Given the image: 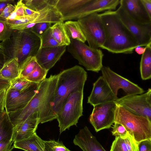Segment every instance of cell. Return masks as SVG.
Returning <instances> with one entry per match:
<instances>
[{
  "label": "cell",
  "mask_w": 151,
  "mask_h": 151,
  "mask_svg": "<svg viewBox=\"0 0 151 151\" xmlns=\"http://www.w3.org/2000/svg\"><path fill=\"white\" fill-rule=\"evenodd\" d=\"M58 75H51L40 83L36 93L23 108L8 114L14 126L25 120L34 112L38 113L39 123H43L54 120L51 104L57 86Z\"/></svg>",
  "instance_id": "6da1fadb"
},
{
  "label": "cell",
  "mask_w": 151,
  "mask_h": 151,
  "mask_svg": "<svg viewBox=\"0 0 151 151\" xmlns=\"http://www.w3.org/2000/svg\"><path fill=\"white\" fill-rule=\"evenodd\" d=\"M105 30V39L101 47L113 53L131 54L139 46L133 35L123 24L116 11L100 14Z\"/></svg>",
  "instance_id": "7a4b0ae2"
},
{
  "label": "cell",
  "mask_w": 151,
  "mask_h": 151,
  "mask_svg": "<svg viewBox=\"0 0 151 151\" xmlns=\"http://www.w3.org/2000/svg\"><path fill=\"white\" fill-rule=\"evenodd\" d=\"M0 44L5 62L15 58L19 65L28 58L35 57L41 46L40 37L30 29L13 30L10 37Z\"/></svg>",
  "instance_id": "3957f363"
},
{
  "label": "cell",
  "mask_w": 151,
  "mask_h": 151,
  "mask_svg": "<svg viewBox=\"0 0 151 151\" xmlns=\"http://www.w3.org/2000/svg\"><path fill=\"white\" fill-rule=\"evenodd\" d=\"M56 88L51 104L54 119L60 111L68 96L72 92L83 90L87 77L86 71L76 65L58 74Z\"/></svg>",
  "instance_id": "277c9868"
},
{
  "label": "cell",
  "mask_w": 151,
  "mask_h": 151,
  "mask_svg": "<svg viewBox=\"0 0 151 151\" xmlns=\"http://www.w3.org/2000/svg\"><path fill=\"white\" fill-rule=\"evenodd\" d=\"M115 122L123 126L137 144L141 141L151 139V122L145 117L117 104Z\"/></svg>",
  "instance_id": "5b68a950"
},
{
  "label": "cell",
  "mask_w": 151,
  "mask_h": 151,
  "mask_svg": "<svg viewBox=\"0 0 151 151\" xmlns=\"http://www.w3.org/2000/svg\"><path fill=\"white\" fill-rule=\"evenodd\" d=\"M83 90L74 91L66 99L56 119L59 123L60 133L77 126L79 118L83 115Z\"/></svg>",
  "instance_id": "8992f818"
},
{
  "label": "cell",
  "mask_w": 151,
  "mask_h": 151,
  "mask_svg": "<svg viewBox=\"0 0 151 151\" xmlns=\"http://www.w3.org/2000/svg\"><path fill=\"white\" fill-rule=\"evenodd\" d=\"M71 43L67 46L68 51L88 70L98 73L103 66L104 55L99 48H93L84 43L70 39Z\"/></svg>",
  "instance_id": "52a82bcc"
},
{
  "label": "cell",
  "mask_w": 151,
  "mask_h": 151,
  "mask_svg": "<svg viewBox=\"0 0 151 151\" xmlns=\"http://www.w3.org/2000/svg\"><path fill=\"white\" fill-rule=\"evenodd\" d=\"M86 37L89 46L101 48L105 42L104 25L99 14L95 13L82 17L77 21Z\"/></svg>",
  "instance_id": "ba28073f"
},
{
  "label": "cell",
  "mask_w": 151,
  "mask_h": 151,
  "mask_svg": "<svg viewBox=\"0 0 151 151\" xmlns=\"http://www.w3.org/2000/svg\"><path fill=\"white\" fill-rule=\"evenodd\" d=\"M115 102L129 111L147 119L151 122V89L140 94L127 95Z\"/></svg>",
  "instance_id": "9c48e42d"
},
{
  "label": "cell",
  "mask_w": 151,
  "mask_h": 151,
  "mask_svg": "<svg viewBox=\"0 0 151 151\" xmlns=\"http://www.w3.org/2000/svg\"><path fill=\"white\" fill-rule=\"evenodd\" d=\"M101 70L102 76L116 98H118V91L120 89H122L128 95L140 94L145 92L138 85L116 73L109 67L103 66Z\"/></svg>",
  "instance_id": "30bf717a"
},
{
  "label": "cell",
  "mask_w": 151,
  "mask_h": 151,
  "mask_svg": "<svg viewBox=\"0 0 151 151\" xmlns=\"http://www.w3.org/2000/svg\"><path fill=\"white\" fill-rule=\"evenodd\" d=\"M115 11L123 24L136 40L139 46L151 45V24H141L132 20L121 5Z\"/></svg>",
  "instance_id": "8fae6325"
},
{
  "label": "cell",
  "mask_w": 151,
  "mask_h": 151,
  "mask_svg": "<svg viewBox=\"0 0 151 151\" xmlns=\"http://www.w3.org/2000/svg\"><path fill=\"white\" fill-rule=\"evenodd\" d=\"M116 106L115 101H113L93 106L89 120L96 132L109 128L114 123Z\"/></svg>",
  "instance_id": "7c38bea8"
},
{
  "label": "cell",
  "mask_w": 151,
  "mask_h": 151,
  "mask_svg": "<svg viewBox=\"0 0 151 151\" xmlns=\"http://www.w3.org/2000/svg\"><path fill=\"white\" fill-rule=\"evenodd\" d=\"M40 83H35L27 89L22 92L9 88L7 89L5 98V111L9 114L25 107L36 93Z\"/></svg>",
  "instance_id": "4fadbf2b"
},
{
  "label": "cell",
  "mask_w": 151,
  "mask_h": 151,
  "mask_svg": "<svg viewBox=\"0 0 151 151\" xmlns=\"http://www.w3.org/2000/svg\"><path fill=\"white\" fill-rule=\"evenodd\" d=\"M118 99L114 96L102 76H100L93 83V89L88 97L87 103L94 106L99 104L115 101Z\"/></svg>",
  "instance_id": "5bb4252c"
},
{
  "label": "cell",
  "mask_w": 151,
  "mask_h": 151,
  "mask_svg": "<svg viewBox=\"0 0 151 151\" xmlns=\"http://www.w3.org/2000/svg\"><path fill=\"white\" fill-rule=\"evenodd\" d=\"M66 47H41L35 56L37 63L49 71L60 59L65 51Z\"/></svg>",
  "instance_id": "9a60e30c"
},
{
  "label": "cell",
  "mask_w": 151,
  "mask_h": 151,
  "mask_svg": "<svg viewBox=\"0 0 151 151\" xmlns=\"http://www.w3.org/2000/svg\"><path fill=\"white\" fill-rule=\"evenodd\" d=\"M39 123L38 113L36 112L14 126L12 138L13 143L26 139L33 134Z\"/></svg>",
  "instance_id": "2e32d148"
},
{
  "label": "cell",
  "mask_w": 151,
  "mask_h": 151,
  "mask_svg": "<svg viewBox=\"0 0 151 151\" xmlns=\"http://www.w3.org/2000/svg\"><path fill=\"white\" fill-rule=\"evenodd\" d=\"M120 4L124 8L130 17L141 24H151V18L141 0H120Z\"/></svg>",
  "instance_id": "e0dca14e"
},
{
  "label": "cell",
  "mask_w": 151,
  "mask_h": 151,
  "mask_svg": "<svg viewBox=\"0 0 151 151\" xmlns=\"http://www.w3.org/2000/svg\"><path fill=\"white\" fill-rule=\"evenodd\" d=\"M39 16L32 22L30 23L12 26L13 30H23L31 29L37 23L47 22L55 24L60 22H63L60 13L56 6H50L39 11Z\"/></svg>",
  "instance_id": "ac0fdd59"
},
{
  "label": "cell",
  "mask_w": 151,
  "mask_h": 151,
  "mask_svg": "<svg viewBox=\"0 0 151 151\" xmlns=\"http://www.w3.org/2000/svg\"><path fill=\"white\" fill-rule=\"evenodd\" d=\"M73 142L83 151H106L87 126L80 130L76 135Z\"/></svg>",
  "instance_id": "d6986e66"
},
{
  "label": "cell",
  "mask_w": 151,
  "mask_h": 151,
  "mask_svg": "<svg viewBox=\"0 0 151 151\" xmlns=\"http://www.w3.org/2000/svg\"><path fill=\"white\" fill-rule=\"evenodd\" d=\"M13 145L15 148L26 151H45L44 140L36 133L26 139L14 142Z\"/></svg>",
  "instance_id": "ffe728a7"
},
{
  "label": "cell",
  "mask_w": 151,
  "mask_h": 151,
  "mask_svg": "<svg viewBox=\"0 0 151 151\" xmlns=\"http://www.w3.org/2000/svg\"><path fill=\"white\" fill-rule=\"evenodd\" d=\"M19 76V64L17 58L6 61L0 70V79L10 82Z\"/></svg>",
  "instance_id": "44dd1931"
},
{
  "label": "cell",
  "mask_w": 151,
  "mask_h": 151,
  "mask_svg": "<svg viewBox=\"0 0 151 151\" xmlns=\"http://www.w3.org/2000/svg\"><path fill=\"white\" fill-rule=\"evenodd\" d=\"M13 128L8 114L4 111L0 117V142L12 140Z\"/></svg>",
  "instance_id": "7402d4cb"
},
{
  "label": "cell",
  "mask_w": 151,
  "mask_h": 151,
  "mask_svg": "<svg viewBox=\"0 0 151 151\" xmlns=\"http://www.w3.org/2000/svg\"><path fill=\"white\" fill-rule=\"evenodd\" d=\"M50 29L53 36L59 46H67L70 45V40L66 31L63 22L54 24Z\"/></svg>",
  "instance_id": "603a6c76"
},
{
  "label": "cell",
  "mask_w": 151,
  "mask_h": 151,
  "mask_svg": "<svg viewBox=\"0 0 151 151\" xmlns=\"http://www.w3.org/2000/svg\"><path fill=\"white\" fill-rule=\"evenodd\" d=\"M145 47L146 50L142 55L140 65L141 76L143 80L151 78V45Z\"/></svg>",
  "instance_id": "cb8c5ba5"
},
{
  "label": "cell",
  "mask_w": 151,
  "mask_h": 151,
  "mask_svg": "<svg viewBox=\"0 0 151 151\" xmlns=\"http://www.w3.org/2000/svg\"><path fill=\"white\" fill-rule=\"evenodd\" d=\"M64 25L70 39L76 40L85 43L86 40L77 21H67L64 23Z\"/></svg>",
  "instance_id": "d4e9b609"
},
{
  "label": "cell",
  "mask_w": 151,
  "mask_h": 151,
  "mask_svg": "<svg viewBox=\"0 0 151 151\" xmlns=\"http://www.w3.org/2000/svg\"><path fill=\"white\" fill-rule=\"evenodd\" d=\"M58 0H23L25 6L36 12L50 6H56Z\"/></svg>",
  "instance_id": "484cf974"
},
{
  "label": "cell",
  "mask_w": 151,
  "mask_h": 151,
  "mask_svg": "<svg viewBox=\"0 0 151 151\" xmlns=\"http://www.w3.org/2000/svg\"><path fill=\"white\" fill-rule=\"evenodd\" d=\"M37 64L35 57L30 56L19 65V77L25 78L33 71Z\"/></svg>",
  "instance_id": "4316f807"
},
{
  "label": "cell",
  "mask_w": 151,
  "mask_h": 151,
  "mask_svg": "<svg viewBox=\"0 0 151 151\" xmlns=\"http://www.w3.org/2000/svg\"><path fill=\"white\" fill-rule=\"evenodd\" d=\"M48 71L37 63L32 72L25 79L31 82L40 83L46 78Z\"/></svg>",
  "instance_id": "83f0119b"
},
{
  "label": "cell",
  "mask_w": 151,
  "mask_h": 151,
  "mask_svg": "<svg viewBox=\"0 0 151 151\" xmlns=\"http://www.w3.org/2000/svg\"><path fill=\"white\" fill-rule=\"evenodd\" d=\"M35 83L25 78L19 77L10 82L9 88L22 92L27 89Z\"/></svg>",
  "instance_id": "f1b7e54d"
},
{
  "label": "cell",
  "mask_w": 151,
  "mask_h": 151,
  "mask_svg": "<svg viewBox=\"0 0 151 151\" xmlns=\"http://www.w3.org/2000/svg\"><path fill=\"white\" fill-rule=\"evenodd\" d=\"M40 38L41 41V47L59 46L52 35L50 27L43 33Z\"/></svg>",
  "instance_id": "f546056e"
},
{
  "label": "cell",
  "mask_w": 151,
  "mask_h": 151,
  "mask_svg": "<svg viewBox=\"0 0 151 151\" xmlns=\"http://www.w3.org/2000/svg\"><path fill=\"white\" fill-rule=\"evenodd\" d=\"M44 143L45 151H71L60 142L50 140Z\"/></svg>",
  "instance_id": "4dcf8cb0"
},
{
  "label": "cell",
  "mask_w": 151,
  "mask_h": 151,
  "mask_svg": "<svg viewBox=\"0 0 151 151\" xmlns=\"http://www.w3.org/2000/svg\"><path fill=\"white\" fill-rule=\"evenodd\" d=\"M13 30L5 21L0 19V41H4L12 35Z\"/></svg>",
  "instance_id": "1f68e13d"
},
{
  "label": "cell",
  "mask_w": 151,
  "mask_h": 151,
  "mask_svg": "<svg viewBox=\"0 0 151 151\" xmlns=\"http://www.w3.org/2000/svg\"><path fill=\"white\" fill-rule=\"evenodd\" d=\"M110 151H128L124 138L115 137L111 145Z\"/></svg>",
  "instance_id": "d6a6232c"
},
{
  "label": "cell",
  "mask_w": 151,
  "mask_h": 151,
  "mask_svg": "<svg viewBox=\"0 0 151 151\" xmlns=\"http://www.w3.org/2000/svg\"><path fill=\"white\" fill-rule=\"evenodd\" d=\"M52 24L47 22L37 23L30 29L41 37L43 33L52 26Z\"/></svg>",
  "instance_id": "836d02e7"
},
{
  "label": "cell",
  "mask_w": 151,
  "mask_h": 151,
  "mask_svg": "<svg viewBox=\"0 0 151 151\" xmlns=\"http://www.w3.org/2000/svg\"><path fill=\"white\" fill-rule=\"evenodd\" d=\"M114 124L111 131L112 135L115 137H124L128 133L125 128L119 123L115 122Z\"/></svg>",
  "instance_id": "e575fe53"
},
{
  "label": "cell",
  "mask_w": 151,
  "mask_h": 151,
  "mask_svg": "<svg viewBox=\"0 0 151 151\" xmlns=\"http://www.w3.org/2000/svg\"><path fill=\"white\" fill-rule=\"evenodd\" d=\"M124 138L128 151H138L137 143L128 132Z\"/></svg>",
  "instance_id": "d590c367"
},
{
  "label": "cell",
  "mask_w": 151,
  "mask_h": 151,
  "mask_svg": "<svg viewBox=\"0 0 151 151\" xmlns=\"http://www.w3.org/2000/svg\"><path fill=\"white\" fill-rule=\"evenodd\" d=\"M15 8V5L9 4L5 8L0 15V19L6 21L8 17L14 11Z\"/></svg>",
  "instance_id": "8d00e7d4"
},
{
  "label": "cell",
  "mask_w": 151,
  "mask_h": 151,
  "mask_svg": "<svg viewBox=\"0 0 151 151\" xmlns=\"http://www.w3.org/2000/svg\"><path fill=\"white\" fill-rule=\"evenodd\" d=\"M137 145L138 151H151V139L141 141Z\"/></svg>",
  "instance_id": "74e56055"
},
{
  "label": "cell",
  "mask_w": 151,
  "mask_h": 151,
  "mask_svg": "<svg viewBox=\"0 0 151 151\" xmlns=\"http://www.w3.org/2000/svg\"><path fill=\"white\" fill-rule=\"evenodd\" d=\"M24 5L23 0L18 1L17 4H15V8L13 12L15 14L17 17L25 15L23 8Z\"/></svg>",
  "instance_id": "f35d334b"
},
{
  "label": "cell",
  "mask_w": 151,
  "mask_h": 151,
  "mask_svg": "<svg viewBox=\"0 0 151 151\" xmlns=\"http://www.w3.org/2000/svg\"><path fill=\"white\" fill-rule=\"evenodd\" d=\"M13 143L12 140L0 142V151H12L14 148Z\"/></svg>",
  "instance_id": "ab89813d"
},
{
  "label": "cell",
  "mask_w": 151,
  "mask_h": 151,
  "mask_svg": "<svg viewBox=\"0 0 151 151\" xmlns=\"http://www.w3.org/2000/svg\"><path fill=\"white\" fill-rule=\"evenodd\" d=\"M6 90L0 92V117L2 113L5 111V98Z\"/></svg>",
  "instance_id": "60d3db41"
},
{
  "label": "cell",
  "mask_w": 151,
  "mask_h": 151,
  "mask_svg": "<svg viewBox=\"0 0 151 151\" xmlns=\"http://www.w3.org/2000/svg\"><path fill=\"white\" fill-rule=\"evenodd\" d=\"M145 8L151 18V0H141Z\"/></svg>",
  "instance_id": "b9f144b4"
},
{
  "label": "cell",
  "mask_w": 151,
  "mask_h": 151,
  "mask_svg": "<svg viewBox=\"0 0 151 151\" xmlns=\"http://www.w3.org/2000/svg\"><path fill=\"white\" fill-rule=\"evenodd\" d=\"M10 85V81L6 80L0 79V92L8 89Z\"/></svg>",
  "instance_id": "7bdbcfd3"
},
{
  "label": "cell",
  "mask_w": 151,
  "mask_h": 151,
  "mask_svg": "<svg viewBox=\"0 0 151 151\" xmlns=\"http://www.w3.org/2000/svg\"><path fill=\"white\" fill-rule=\"evenodd\" d=\"M14 1L13 0H0V15L8 4L13 3Z\"/></svg>",
  "instance_id": "ee69618b"
},
{
  "label": "cell",
  "mask_w": 151,
  "mask_h": 151,
  "mask_svg": "<svg viewBox=\"0 0 151 151\" xmlns=\"http://www.w3.org/2000/svg\"><path fill=\"white\" fill-rule=\"evenodd\" d=\"M135 51L139 55H142L145 52L146 47L137 46L134 49Z\"/></svg>",
  "instance_id": "f6af8a7d"
},
{
  "label": "cell",
  "mask_w": 151,
  "mask_h": 151,
  "mask_svg": "<svg viewBox=\"0 0 151 151\" xmlns=\"http://www.w3.org/2000/svg\"><path fill=\"white\" fill-rule=\"evenodd\" d=\"M24 10L25 15H29L37 12H36L29 9L27 6L24 5Z\"/></svg>",
  "instance_id": "bcb514c9"
},
{
  "label": "cell",
  "mask_w": 151,
  "mask_h": 151,
  "mask_svg": "<svg viewBox=\"0 0 151 151\" xmlns=\"http://www.w3.org/2000/svg\"><path fill=\"white\" fill-rule=\"evenodd\" d=\"M5 62V59L3 54H0V70L2 68Z\"/></svg>",
  "instance_id": "7dc6e473"
},
{
  "label": "cell",
  "mask_w": 151,
  "mask_h": 151,
  "mask_svg": "<svg viewBox=\"0 0 151 151\" xmlns=\"http://www.w3.org/2000/svg\"><path fill=\"white\" fill-rule=\"evenodd\" d=\"M3 48L0 43V54H3Z\"/></svg>",
  "instance_id": "c3c4849f"
}]
</instances>
